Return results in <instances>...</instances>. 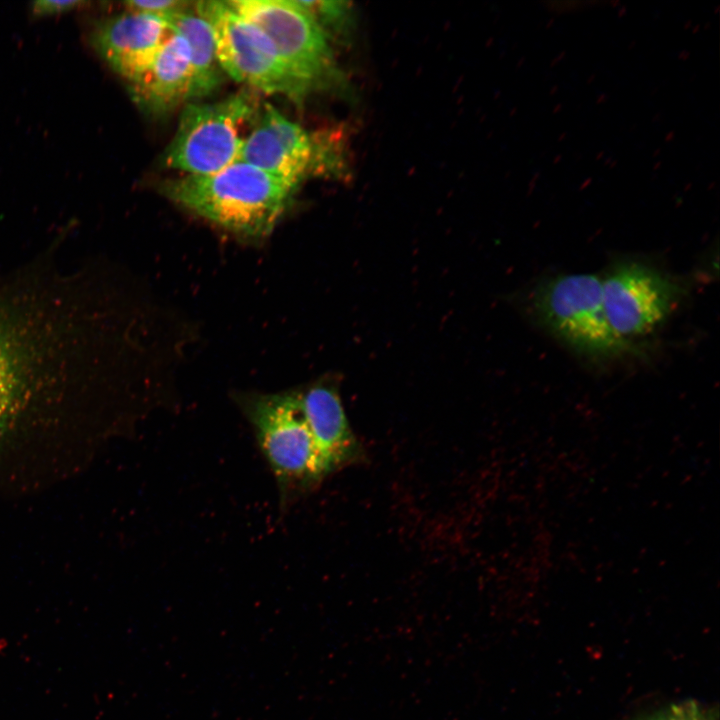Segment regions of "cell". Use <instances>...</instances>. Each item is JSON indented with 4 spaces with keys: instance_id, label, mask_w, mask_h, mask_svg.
Listing matches in <instances>:
<instances>
[{
    "instance_id": "6da1fadb",
    "label": "cell",
    "mask_w": 720,
    "mask_h": 720,
    "mask_svg": "<svg viewBox=\"0 0 720 720\" xmlns=\"http://www.w3.org/2000/svg\"><path fill=\"white\" fill-rule=\"evenodd\" d=\"M122 303L96 264L42 256L0 276V440L122 377Z\"/></svg>"
},
{
    "instance_id": "7a4b0ae2",
    "label": "cell",
    "mask_w": 720,
    "mask_h": 720,
    "mask_svg": "<svg viewBox=\"0 0 720 720\" xmlns=\"http://www.w3.org/2000/svg\"><path fill=\"white\" fill-rule=\"evenodd\" d=\"M160 191L178 206L247 240L274 230L296 191L242 160L209 175L169 179Z\"/></svg>"
},
{
    "instance_id": "3957f363",
    "label": "cell",
    "mask_w": 720,
    "mask_h": 720,
    "mask_svg": "<svg viewBox=\"0 0 720 720\" xmlns=\"http://www.w3.org/2000/svg\"><path fill=\"white\" fill-rule=\"evenodd\" d=\"M234 400L273 475L280 512L286 513L325 479L298 392H241Z\"/></svg>"
},
{
    "instance_id": "277c9868",
    "label": "cell",
    "mask_w": 720,
    "mask_h": 720,
    "mask_svg": "<svg viewBox=\"0 0 720 720\" xmlns=\"http://www.w3.org/2000/svg\"><path fill=\"white\" fill-rule=\"evenodd\" d=\"M250 90L212 103H187L163 162L186 175L213 174L239 160L260 107Z\"/></svg>"
},
{
    "instance_id": "5b68a950",
    "label": "cell",
    "mask_w": 720,
    "mask_h": 720,
    "mask_svg": "<svg viewBox=\"0 0 720 720\" xmlns=\"http://www.w3.org/2000/svg\"><path fill=\"white\" fill-rule=\"evenodd\" d=\"M239 160L276 176L295 190L310 177L341 176L346 169L343 151L333 136L307 131L269 102L260 104Z\"/></svg>"
},
{
    "instance_id": "8992f818",
    "label": "cell",
    "mask_w": 720,
    "mask_h": 720,
    "mask_svg": "<svg viewBox=\"0 0 720 720\" xmlns=\"http://www.w3.org/2000/svg\"><path fill=\"white\" fill-rule=\"evenodd\" d=\"M195 11L211 26L219 64L225 74L266 94L302 103L311 94L282 60L269 37L228 1L195 2Z\"/></svg>"
},
{
    "instance_id": "52a82bcc",
    "label": "cell",
    "mask_w": 720,
    "mask_h": 720,
    "mask_svg": "<svg viewBox=\"0 0 720 720\" xmlns=\"http://www.w3.org/2000/svg\"><path fill=\"white\" fill-rule=\"evenodd\" d=\"M271 40L294 75L311 93L343 81L327 35L296 0H227Z\"/></svg>"
},
{
    "instance_id": "ba28073f",
    "label": "cell",
    "mask_w": 720,
    "mask_h": 720,
    "mask_svg": "<svg viewBox=\"0 0 720 720\" xmlns=\"http://www.w3.org/2000/svg\"><path fill=\"white\" fill-rule=\"evenodd\" d=\"M538 319L578 352L607 357L622 351V342L605 316L601 277L564 274L543 281L533 295Z\"/></svg>"
},
{
    "instance_id": "9c48e42d",
    "label": "cell",
    "mask_w": 720,
    "mask_h": 720,
    "mask_svg": "<svg viewBox=\"0 0 720 720\" xmlns=\"http://www.w3.org/2000/svg\"><path fill=\"white\" fill-rule=\"evenodd\" d=\"M606 319L624 343L644 336L671 313L677 298L676 284L656 268L634 261L612 266L601 277Z\"/></svg>"
},
{
    "instance_id": "30bf717a",
    "label": "cell",
    "mask_w": 720,
    "mask_h": 720,
    "mask_svg": "<svg viewBox=\"0 0 720 720\" xmlns=\"http://www.w3.org/2000/svg\"><path fill=\"white\" fill-rule=\"evenodd\" d=\"M171 33L162 17L129 10L100 23L91 42L106 63L130 83L151 65Z\"/></svg>"
},
{
    "instance_id": "8fae6325",
    "label": "cell",
    "mask_w": 720,
    "mask_h": 720,
    "mask_svg": "<svg viewBox=\"0 0 720 720\" xmlns=\"http://www.w3.org/2000/svg\"><path fill=\"white\" fill-rule=\"evenodd\" d=\"M301 409L311 432L324 478L362 455L336 388L319 382L298 391Z\"/></svg>"
},
{
    "instance_id": "7c38bea8",
    "label": "cell",
    "mask_w": 720,
    "mask_h": 720,
    "mask_svg": "<svg viewBox=\"0 0 720 720\" xmlns=\"http://www.w3.org/2000/svg\"><path fill=\"white\" fill-rule=\"evenodd\" d=\"M192 65L186 40L172 31L151 65L129 84L135 104L163 116L192 100Z\"/></svg>"
},
{
    "instance_id": "4fadbf2b",
    "label": "cell",
    "mask_w": 720,
    "mask_h": 720,
    "mask_svg": "<svg viewBox=\"0 0 720 720\" xmlns=\"http://www.w3.org/2000/svg\"><path fill=\"white\" fill-rule=\"evenodd\" d=\"M195 5V4H194ZM162 18L171 31L187 42L192 65V99L210 95L220 87L224 72L219 64L213 31L195 8L171 13Z\"/></svg>"
},
{
    "instance_id": "5bb4252c",
    "label": "cell",
    "mask_w": 720,
    "mask_h": 720,
    "mask_svg": "<svg viewBox=\"0 0 720 720\" xmlns=\"http://www.w3.org/2000/svg\"><path fill=\"white\" fill-rule=\"evenodd\" d=\"M309 13L323 32L329 37L331 33L341 32L350 24L351 3L331 0H296Z\"/></svg>"
},
{
    "instance_id": "9a60e30c",
    "label": "cell",
    "mask_w": 720,
    "mask_h": 720,
    "mask_svg": "<svg viewBox=\"0 0 720 720\" xmlns=\"http://www.w3.org/2000/svg\"><path fill=\"white\" fill-rule=\"evenodd\" d=\"M125 5L130 11L144 12L162 17L188 10L192 3L183 0H133L125 2Z\"/></svg>"
},
{
    "instance_id": "2e32d148",
    "label": "cell",
    "mask_w": 720,
    "mask_h": 720,
    "mask_svg": "<svg viewBox=\"0 0 720 720\" xmlns=\"http://www.w3.org/2000/svg\"><path fill=\"white\" fill-rule=\"evenodd\" d=\"M645 720H707L703 710L694 701L674 704Z\"/></svg>"
},
{
    "instance_id": "e0dca14e",
    "label": "cell",
    "mask_w": 720,
    "mask_h": 720,
    "mask_svg": "<svg viewBox=\"0 0 720 720\" xmlns=\"http://www.w3.org/2000/svg\"><path fill=\"white\" fill-rule=\"evenodd\" d=\"M84 1L78 0H39L33 3L32 13L36 16H47L70 11L81 5Z\"/></svg>"
}]
</instances>
